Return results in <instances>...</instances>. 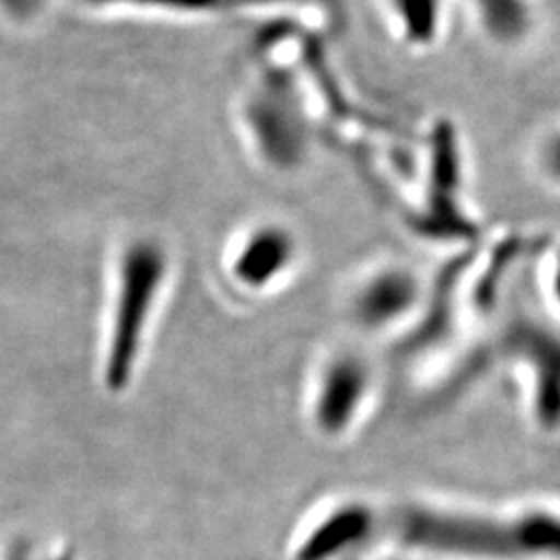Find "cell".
<instances>
[{
    "instance_id": "6da1fadb",
    "label": "cell",
    "mask_w": 560,
    "mask_h": 560,
    "mask_svg": "<svg viewBox=\"0 0 560 560\" xmlns=\"http://www.w3.org/2000/svg\"><path fill=\"white\" fill-rule=\"evenodd\" d=\"M378 541L478 560H560V515H481L423 504L347 502L301 541L295 560H335Z\"/></svg>"
},
{
    "instance_id": "7a4b0ae2",
    "label": "cell",
    "mask_w": 560,
    "mask_h": 560,
    "mask_svg": "<svg viewBox=\"0 0 560 560\" xmlns=\"http://www.w3.org/2000/svg\"><path fill=\"white\" fill-rule=\"evenodd\" d=\"M497 360L525 361L536 372L538 421L546 430L560 428V332L534 316L513 314L497 339L460 365L455 384L459 386Z\"/></svg>"
},
{
    "instance_id": "3957f363",
    "label": "cell",
    "mask_w": 560,
    "mask_h": 560,
    "mask_svg": "<svg viewBox=\"0 0 560 560\" xmlns=\"http://www.w3.org/2000/svg\"><path fill=\"white\" fill-rule=\"evenodd\" d=\"M245 122L261 159L272 168L293 171L307 159L310 140L291 81L270 75L256 85L245 104Z\"/></svg>"
},
{
    "instance_id": "277c9868",
    "label": "cell",
    "mask_w": 560,
    "mask_h": 560,
    "mask_svg": "<svg viewBox=\"0 0 560 560\" xmlns=\"http://www.w3.org/2000/svg\"><path fill=\"white\" fill-rule=\"evenodd\" d=\"M162 275L164 258L159 247L140 243L129 252L122 266L119 314L108 363V378L115 388L122 386V382L129 376V368L140 342L141 328L161 287Z\"/></svg>"
},
{
    "instance_id": "5b68a950",
    "label": "cell",
    "mask_w": 560,
    "mask_h": 560,
    "mask_svg": "<svg viewBox=\"0 0 560 560\" xmlns=\"http://www.w3.org/2000/svg\"><path fill=\"white\" fill-rule=\"evenodd\" d=\"M298 240L279 222L256 226L241 243L233 272L249 289H264L279 280L298 260Z\"/></svg>"
},
{
    "instance_id": "8992f818",
    "label": "cell",
    "mask_w": 560,
    "mask_h": 560,
    "mask_svg": "<svg viewBox=\"0 0 560 560\" xmlns=\"http://www.w3.org/2000/svg\"><path fill=\"white\" fill-rule=\"evenodd\" d=\"M370 386V368L358 355H340L328 363L316 402V421L324 432L339 434L360 409Z\"/></svg>"
},
{
    "instance_id": "52a82bcc",
    "label": "cell",
    "mask_w": 560,
    "mask_h": 560,
    "mask_svg": "<svg viewBox=\"0 0 560 560\" xmlns=\"http://www.w3.org/2000/svg\"><path fill=\"white\" fill-rule=\"evenodd\" d=\"M420 298V282L409 268L386 266L363 280L353 300V314L363 326L381 328L402 318Z\"/></svg>"
},
{
    "instance_id": "ba28073f",
    "label": "cell",
    "mask_w": 560,
    "mask_h": 560,
    "mask_svg": "<svg viewBox=\"0 0 560 560\" xmlns=\"http://www.w3.org/2000/svg\"><path fill=\"white\" fill-rule=\"evenodd\" d=\"M400 38L413 48H428L441 38L444 0H388Z\"/></svg>"
},
{
    "instance_id": "9c48e42d",
    "label": "cell",
    "mask_w": 560,
    "mask_h": 560,
    "mask_svg": "<svg viewBox=\"0 0 560 560\" xmlns=\"http://www.w3.org/2000/svg\"><path fill=\"white\" fill-rule=\"evenodd\" d=\"M483 32L499 44H520L532 30L527 0H469Z\"/></svg>"
},
{
    "instance_id": "30bf717a",
    "label": "cell",
    "mask_w": 560,
    "mask_h": 560,
    "mask_svg": "<svg viewBox=\"0 0 560 560\" xmlns=\"http://www.w3.org/2000/svg\"><path fill=\"white\" fill-rule=\"evenodd\" d=\"M92 2H133V4L161 7L171 11H185V13H222V11L256 7L270 0H92Z\"/></svg>"
},
{
    "instance_id": "8fae6325",
    "label": "cell",
    "mask_w": 560,
    "mask_h": 560,
    "mask_svg": "<svg viewBox=\"0 0 560 560\" xmlns=\"http://www.w3.org/2000/svg\"><path fill=\"white\" fill-rule=\"evenodd\" d=\"M541 166H544V171L552 179L560 183V131L559 133H552L544 143V148H541Z\"/></svg>"
},
{
    "instance_id": "7c38bea8",
    "label": "cell",
    "mask_w": 560,
    "mask_h": 560,
    "mask_svg": "<svg viewBox=\"0 0 560 560\" xmlns=\"http://www.w3.org/2000/svg\"><path fill=\"white\" fill-rule=\"evenodd\" d=\"M0 2L15 18H30L42 4V0H0Z\"/></svg>"
},
{
    "instance_id": "4fadbf2b",
    "label": "cell",
    "mask_w": 560,
    "mask_h": 560,
    "mask_svg": "<svg viewBox=\"0 0 560 560\" xmlns=\"http://www.w3.org/2000/svg\"><path fill=\"white\" fill-rule=\"evenodd\" d=\"M555 293H557V298L560 300V261L559 266H557V275H555Z\"/></svg>"
}]
</instances>
